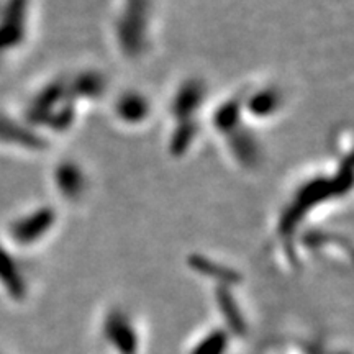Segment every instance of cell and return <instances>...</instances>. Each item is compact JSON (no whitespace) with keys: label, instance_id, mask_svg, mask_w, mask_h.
<instances>
[{"label":"cell","instance_id":"cell-1","mask_svg":"<svg viewBox=\"0 0 354 354\" xmlns=\"http://www.w3.org/2000/svg\"><path fill=\"white\" fill-rule=\"evenodd\" d=\"M32 120L38 123L41 130L55 133H68L76 123L79 105L69 88L68 79H53L38 94L33 97Z\"/></svg>","mask_w":354,"mask_h":354},{"label":"cell","instance_id":"cell-2","mask_svg":"<svg viewBox=\"0 0 354 354\" xmlns=\"http://www.w3.org/2000/svg\"><path fill=\"white\" fill-rule=\"evenodd\" d=\"M97 338L105 354H143L145 335L130 310L110 307L97 326Z\"/></svg>","mask_w":354,"mask_h":354},{"label":"cell","instance_id":"cell-3","mask_svg":"<svg viewBox=\"0 0 354 354\" xmlns=\"http://www.w3.org/2000/svg\"><path fill=\"white\" fill-rule=\"evenodd\" d=\"M241 97V109L245 120L268 122L274 120L286 109L287 95L277 84H263L251 88Z\"/></svg>","mask_w":354,"mask_h":354},{"label":"cell","instance_id":"cell-4","mask_svg":"<svg viewBox=\"0 0 354 354\" xmlns=\"http://www.w3.org/2000/svg\"><path fill=\"white\" fill-rule=\"evenodd\" d=\"M207 86L201 79L189 77L174 88L169 99V113L174 122L197 120L207 102Z\"/></svg>","mask_w":354,"mask_h":354},{"label":"cell","instance_id":"cell-5","mask_svg":"<svg viewBox=\"0 0 354 354\" xmlns=\"http://www.w3.org/2000/svg\"><path fill=\"white\" fill-rule=\"evenodd\" d=\"M57 223V214L55 207H39L21 216L15 225L13 234L15 240L24 246H35L41 243L48 234L55 232Z\"/></svg>","mask_w":354,"mask_h":354},{"label":"cell","instance_id":"cell-6","mask_svg":"<svg viewBox=\"0 0 354 354\" xmlns=\"http://www.w3.org/2000/svg\"><path fill=\"white\" fill-rule=\"evenodd\" d=\"M53 185L63 201L77 203L88 190L87 172L79 162L66 159L53 171Z\"/></svg>","mask_w":354,"mask_h":354},{"label":"cell","instance_id":"cell-7","mask_svg":"<svg viewBox=\"0 0 354 354\" xmlns=\"http://www.w3.org/2000/svg\"><path fill=\"white\" fill-rule=\"evenodd\" d=\"M115 120L123 127L138 128L148 123L153 113V104L148 95L141 91H123L115 97L113 105Z\"/></svg>","mask_w":354,"mask_h":354},{"label":"cell","instance_id":"cell-8","mask_svg":"<svg viewBox=\"0 0 354 354\" xmlns=\"http://www.w3.org/2000/svg\"><path fill=\"white\" fill-rule=\"evenodd\" d=\"M225 146L233 161L243 169H254L263 161V148L259 140L245 125L225 135Z\"/></svg>","mask_w":354,"mask_h":354},{"label":"cell","instance_id":"cell-9","mask_svg":"<svg viewBox=\"0 0 354 354\" xmlns=\"http://www.w3.org/2000/svg\"><path fill=\"white\" fill-rule=\"evenodd\" d=\"M215 305L223 320V328L232 336H241L246 333L248 322L245 313L234 297L232 286H215Z\"/></svg>","mask_w":354,"mask_h":354},{"label":"cell","instance_id":"cell-10","mask_svg":"<svg viewBox=\"0 0 354 354\" xmlns=\"http://www.w3.org/2000/svg\"><path fill=\"white\" fill-rule=\"evenodd\" d=\"M68 82L71 92H73L79 105L94 104V102L102 100L109 88L107 77L97 69H84L74 77L68 79Z\"/></svg>","mask_w":354,"mask_h":354},{"label":"cell","instance_id":"cell-11","mask_svg":"<svg viewBox=\"0 0 354 354\" xmlns=\"http://www.w3.org/2000/svg\"><path fill=\"white\" fill-rule=\"evenodd\" d=\"M189 264L196 272L202 274V276L207 279H212V281L215 282V286L236 287L241 281L240 272L234 271V269L230 268V266L218 264V261L207 258V256L196 254L189 261Z\"/></svg>","mask_w":354,"mask_h":354},{"label":"cell","instance_id":"cell-12","mask_svg":"<svg viewBox=\"0 0 354 354\" xmlns=\"http://www.w3.org/2000/svg\"><path fill=\"white\" fill-rule=\"evenodd\" d=\"M201 130H198L197 120L192 122H176L169 131V138H167V149L174 158L185 156L196 141L198 140Z\"/></svg>","mask_w":354,"mask_h":354},{"label":"cell","instance_id":"cell-13","mask_svg":"<svg viewBox=\"0 0 354 354\" xmlns=\"http://www.w3.org/2000/svg\"><path fill=\"white\" fill-rule=\"evenodd\" d=\"M232 335L223 326L207 330L198 335L196 342L190 344L187 354H228Z\"/></svg>","mask_w":354,"mask_h":354},{"label":"cell","instance_id":"cell-14","mask_svg":"<svg viewBox=\"0 0 354 354\" xmlns=\"http://www.w3.org/2000/svg\"><path fill=\"white\" fill-rule=\"evenodd\" d=\"M342 354H343V353H342Z\"/></svg>","mask_w":354,"mask_h":354}]
</instances>
